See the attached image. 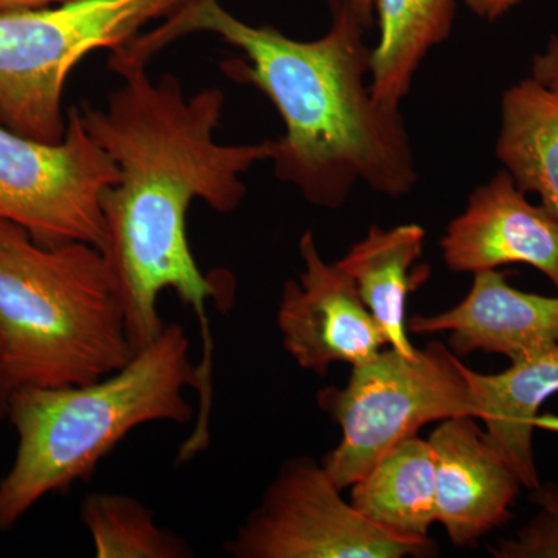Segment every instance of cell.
<instances>
[{
    "instance_id": "6da1fadb",
    "label": "cell",
    "mask_w": 558,
    "mask_h": 558,
    "mask_svg": "<svg viewBox=\"0 0 558 558\" xmlns=\"http://www.w3.org/2000/svg\"><path fill=\"white\" fill-rule=\"evenodd\" d=\"M148 68L124 70L123 83L100 108L81 102L90 137L119 168V182L102 197L106 244L101 253L135 352L165 328L157 303L172 290L201 323V365L213 366L209 306L227 312L233 290L202 274L186 234V216L201 199L215 211H234L247 186L242 174L271 159L274 140L222 145L215 134L226 95L209 87L186 97L172 75L154 80Z\"/></svg>"
},
{
    "instance_id": "7a4b0ae2",
    "label": "cell",
    "mask_w": 558,
    "mask_h": 558,
    "mask_svg": "<svg viewBox=\"0 0 558 558\" xmlns=\"http://www.w3.org/2000/svg\"><path fill=\"white\" fill-rule=\"evenodd\" d=\"M329 7L328 33L299 40L238 20L218 0H191L160 27L112 51L109 69L148 68L174 40L213 33L244 54L223 62L230 78L263 92L284 123L270 159L279 180L319 208L343 207L359 182L405 196L417 171L402 113L374 100L366 28L349 0H329Z\"/></svg>"
},
{
    "instance_id": "3957f363",
    "label": "cell",
    "mask_w": 558,
    "mask_h": 558,
    "mask_svg": "<svg viewBox=\"0 0 558 558\" xmlns=\"http://www.w3.org/2000/svg\"><path fill=\"white\" fill-rule=\"evenodd\" d=\"M190 349L185 329L172 323L123 368L101 379L14 389L7 417L16 428L17 450L0 480V532L46 495L89 480L101 459L140 425L193 421V407L183 396L186 387H197Z\"/></svg>"
},
{
    "instance_id": "277c9868",
    "label": "cell",
    "mask_w": 558,
    "mask_h": 558,
    "mask_svg": "<svg viewBox=\"0 0 558 558\" xmlns=\"http://www.w3.org/2000/svg\"><path fill=\"white\" fill-rule=\"evenodd\" d=\"M0 329L14 387L89 384L135 351L101 250L46 247L0 219Z\"/></svg>"
},
{
    "instance_id": "5b68a950",
    "label": "cell",
    "mask_w": 558,
    "mask_h": 558,
    "mask_svg": "<svg viewBox=\"0 0 558 558\" xmlns=\"http://www.w3.org/2000/svg\"><path fill=\"white\" fill-rule=\"evenodd\" d=\"M191 0H69L0 14V124L57 143L68 116L62 95L70 72L92 51H116L143 27Z\"/></svg>"
},
{
    "instance_id": "8992f818",
    "label": "cell",
    "mask_w": 558,
    "mask_h": 558,
    "mask_svg": "<svg viewBox=\"0 0 558 558\" xmlns=\"http://www.w3.org/2000/svg\"><path fill=\"white\" fill-rule=\"evenodd\" d=\"M470 369L446 344L433 341L414 354L385 347L352 366L347 387L319 392L323 410L339 422L341 440L322 468L339 490L354 486L381 457L417 436L429 422L476 418Z\"/></svg>"
},
{
    "instance_id": "52a82bcc",
    "label": "cell",
    "mask_w": 558,
    "mask_h": 558,
    "mask_svg": "<svg viewBox=\"0 0 558 558\" xmlns=\"http://www.w3.org/2000/svg\"><path fill=\"white\" fill-rule=\"evenodd\" d=\"M119 168L90 137L80 109L68 112L64 138L24 137L0 124V219L22 227L46 247L84 242L102 250V197Z\"/></svg>"
},
{
    "instance_id": "ba28073f",
    "label": "cell",
    "mask_w": 558,
    "mask_h": 558,
    "mask_svg": "<svg viewBox=\"0 0 558 558\" xmlns=\"http://www.w3.org/2000/svg\"><path fill=\"white\" fill-rule=\"evenodd\" d=\"M226 550L236 558H402L432 556L435 546L371 523L322 465L300 458L282 465Z\"/></svg>"
},
{
    "instance_id": "9c48e42d",
    "label": "cell",
    "mask_w": 558,
    "mask_h": 558,
    "mask_svg": "<svg viewBox=\"0 0 558 558\" xmlns=\"http://www.w3.org/2000/svg\"><path fill=\"white\" fill-rule=\"evenodd\" d=\"M300 255L303 274L286 282L278 307L282 347L300 368L323 377L332 363L362 365L388 347L354 279L322 258L311 230L301 236Z\"/></svg>"
},
{
    "instance_id": "30bf717a",
    "label": "cell",
    "mask_w": 558,
    "mask_h": 558,
    "mask_svg": "<svg viewBox=\"0 0 558 558\" xmlns=\"http://www.w3.org/2000/svg\"><path fill=\"white\" fill-rule=\"evenodd\" d=\"M440 248L447 267L458 274L526 264L558 290V219L543 205L531 204L508 171L470 194L468 207L447 227Z\"/></svg>"
},
{
    "instance_id": "8fae6325",
    "label": "cell",
    "mask_w": 558,
    "mask_h": 558,
    "mask_svg": "<svg viewBox=\"0 0 558 558\" xmlns=\"http://www.w3.org/2000/svg\"><path fill=\"white\" fill-rule=\"evenodd\" d=\"M436 468V521L450 542L472 546L510 519L521 483L475 417L440 421L429 435Z\"/></svg>"
},
{
    "instance_id": "7c38bea8",
    "label": "cell",
    "mask_w": 558,
    "mask_h": 558,
    "mask_svg": "<svg viewBox=\"0 0 558 558\" xmlns=\"http://www.w3.org/2000/svg\"><path fill=\"white\" fill-rule=\"evenodd\" d=\"M468 296L442 314L414 315V333L449 332L458 355L483 351L510 362L558 344V296L513 288L498 270L476 271Z\"/></svg>"
},
{
    "instance_id": "4fadbf2b",
    "label": "cell",
    "mask_w": 558,
    "mask_h": 558,
    "mask_svg": "<svg viewBox=\"0 0 558 558\" xmlns=\"http://www.w3.org/2000/svg\"><path fill=\"white\" fill-rule=\"evenodd\" d=\"M469 377L476 418L486 425L488 442L517 473L521 486L537 488L542 481L535 464L534 429L543 403L558 392V344L510 362L502 373L470 369Z\"/></svg>"
},
{
    "instance_id": "5bb4252c",
    "label": "cell",
    "mask_w": 558,
    "mask_h": 558,
    "mask_svg": "<svg viewBox=\"0 0 558 558\" xmlns=\"http://www.w3.org/2000/svg\"><path fill=\"white\" fill-rule=\"evenodd\" d=\"M352 487L351 505L371 523L409 542L433 545L428 529L436 521V468L428 440H402Z\"/></svg>"
},
{
    "instance_id": "9a60e30c",
    "label": "cell",
    "mask_w": 558,
    "mask_h": 558,
    "mask_svg": "<svg viewBox=\"0 0 558 558\" xmlns=\"http://www.w3.org/2000/svg\"><path fill=\"white\" fill-rule=\"evenodd\" d=\"M425 230L417 223L380 229L369 227L368 234L352 245L337 264L354 279L365 306L376 319L388 347L402 354L416 348L407 337L405 304L414 281L425 275L411 274L424 253Z\"/></svg>"
},
{
    "instance_id": "2e32d148",
    "label": "cell",
    "mask_w": 558,
    "mask_h": 558,
    "mask_svg": "<svg viewBox=\"0 0 558 558\" xmlns=\"http://www.w3.org/2000/svg\"><path fill=\"white\" fill-rule=\"evenodd\" d=\"M495 153L515 185L558 219V92L532 76L509 87Z\"/></svg>"
},
{
    "instance_id": "e0dca14e",
    "label": "cell",
    "mask_w": 558,
    "mask_h": 558,
    "mask_svg": "<svg viewBox=\"0 0 558 558\" xmlns=\"http://www.w3.org/2000/svg\"><path fill=\"white\" fill-rule=\"evenodd\" d=\"M379 40L371 49L374 100L400 108L429 50L449 39L454 0H374Z\"/></svg>"
},
{
    "instance_id": "ac0fdd59",
    "label": "cell",
    "mask_w": 558,
    "mask_h": 558,
    "mask_svg": "<svg viewBox=\"0 0 558 558\" xmlns=\"http://www.w3.org/2000/svg\"><path fill=\"white\" fill-rule=\"evenodd\" d=\"M95 556L100 558H189V543L157 526L138 499L120 494L89 495L81 506Z\"/></svg>"
},
{
    "instance_id": "d6986e66",
    "label": "cell",
    "mask_w": 558,
    "mask_h": 558,
    "mask_svg": "<svg viewBox=\"0 0 558 558\" xmlns=\"http://www.w3.org/2000/svg\"><path fill=\"white\" fill-rule=\"evenodd\" d=\"M537 512L513 537L502 538L490 554L497 558H558V483L531 490Z\"/></svg>"
},
{
    "instance_id": "ffe728a7",
    "label": "cell",
    "mask_w": 558,
    "mask_h": 558,
    "mask_svg": "<svg viewBox=\"0 0 558 558\" xmlns=\"http://www.w3.org/2000/svg\"><path fill=\"white\" fill-rule=\"evenodd\" d=\"M531 76L558 92V35H554L545 49L532 58Z\"/></svg>"
},
{
    "instance_id": "44dd1931",
    "label": "cell",
    "mask_w": 558,
    "mask_h": 558,
    "mask_svg": "<svg viewBox=\"0 0 558 558\" xmlns=\"http://www.w3.org/2000/svg\"><path fill=\"white\" fill-rule=\"evenodd\" d=\"M464 2L481 20L497 21L520 5L523 0H464Z\"/></svg>"
},
{
    "instance_id": "7402d4cb",
    "label": "cell",
    "mask_w": 558,
    "mask_h": 558,
    "mask_svg": "<svg viewBox=\"0 0 558 558\" xmlns=\"http://www.w3.org/2000/svg\"><path fill=\"white\" fill-rule=\"evenodd\" d=\"M14 389L16 387L11 379L5 340H3L2 329H0V421L9 416L10 400Z\"/></svg>"
},
{
    "instance_id": "603a6c76",
    "label": "cell",
    "mask_w": 558,
    "mask_h": 558,
    "mask_svg": "<svg viewBox=\"0 0 558 558\" xmlns=\"http://www.w3.org/2000/svg\"><path fill=\"white\" fill-rule=\"evenodd\" d=\"M69 0H0V14L13 11L43 9V7L58 5Z\"/></svg>"
},
{
    "instance_id": "cb8c5ba5",
    "label": "cell",
    "mask_w": 558,
    "mask_h": 558,
    "mask_svg": "<svg viewBox=\"0 0 558 558\" xmlns=\"http://www.w3.org/2000/svg\"><path fill=\"white\" fill-rule=\"evenodd\" d=\"M349 5H351V9L354 10L355 14H357L363 27L368 31L374 22V13H376V9H374V0H349Z\"/></svg>"
}]
</instances>
